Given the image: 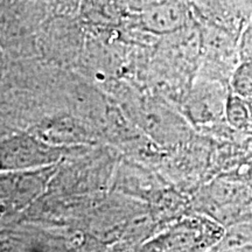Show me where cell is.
<instances>
[{"instance_id": "cell-1", "label": "cell", "mask_w": 252, "mask_h": 252, "mask_svg": "<svg viewBox=\"0 0 252 252\" xmlns=\"http://www.w3.org/2000/svg\"><path fill=\"white\" fill-rule=\"evenodd\" d=\"M220 220L206 216L185 219L146 245L154 251H203L215 249L224 236Z\"/></svg>"}, {"instance_id": "cell-2", "label": "cell", "mask_w": 252, "mask_h": 252, "mask_svg": "<svg viewBox=\"0 0 252 252\" xmlns=\"http://www.w3.org/2000/svg\"><path fill=\"white\" fill-rule=\"evenodd\" d=\"M61 150L45 141L31 135H14L1 144L2 172L50 166L61 159Z\"/></svg>"}, {"instance_id": "cell-3", "label": "cell", "mask_w": 252, "mask_h": 252, "mask_svg": "<svg viewBox=\"0 0 252 252\" xmlns=\"http://www.w3.org/2000/svg\"><path fill=\"white\" fill-rule=\"evenodd\" d=\"M50 173L52 166L34 171H5V174L2 172L1 200L14 209L26 206L43 190Z\"/></svg>"}, {"instance_id": "cell-4", "label": "cell", "mask_w": 252, "mask_h": 252, "mask_svg": "<svg viewBox=\"0 0 252 252\" xmlns=\"http://www.w3.org/2000/svg\"><path fill=\"white\" fill-rule=\"evenodd\" d=\"M139 14L141 26L156 34L174 33L187 21L185 6L172 0H163Z\"/></svg>"}, {"instance_id": "cell-5", "label": "cell", "mask_w": 252, "mask_h": 252, "mask_svg": "<svg viewBox=\"0 0 252 252\" xmlns=\"http://www.w3.org/2000/svg\"><path fill=\"white\" fill-rule=\"evenodd\" d=\"M40 138L41 140L43 139L45 143L52 144L53 146L82 144L90 140L83 126L70 118L53 121L48 125L41 127Z\"/></svg>"}, {"instance_id": "cell-6", "label": "cell", "mask_w": 252, "mask_h": 252, "mask_svg": "<svg viewBox=\"0 0 252 252\" xmlns=\"http://www.w3.org/2000/svg\"><path fill=\"white\" fill-rule=\"evenodd\" d=\"M252 243V225L249 223L231 225L214 250L232 251L248 247Z\"/></svg>"}, {"instance_id": "cell-7", "label": "cell", "mask_w": 252, "mask_h": 252, "mask_svg": "<svg viewBox=\"0 0 252 252\" xmlns=\"http://www.w3.org/2000/svg\"><path fill=\"white\" fill-rule=\"evenodd\" d=\"M224 117L228 124L234 128H237V130L249 128L250 115H249L247 98L237 94H230L226 99Z\"/></svg>"}, {"instance_id": "cell-8", "label": "cell", "mask_w": 252, "mask_h": 252, "mask_svg": "<svg viewBox=\"0 0 252 252\" xmlns=\"http://www.w3.org/2000/svg\"><path fill=\"white\" fill-rule=\"evenodd\" d=\"M231 88L232 93L245 98L252 96V61L244 60L236 68L232 74Z\"/></svg>"}, {"instance_id": "cell-9", "label": "cell", "mask_w": 252, "mask_h": 252, "mask_svg": "<svg viewBox=\"0 0 252 252\" xmlns=\"http://www.w3.org/2000/svg\"><path fill=\"white\" fill-rule=\"evenodd\" d=\"M214 198L215 202L220 206H224L231 202H239L243 197L244 191L241 186L235 184H229V182H220V185L213 188Z\"/></svg>"}, {"instance_id": "cell-10", "label": "cell", "mask_w": 252, "mask_h": 252, "mask_svg": "<svg viewBox=\"0 0 252 252\" xmlns=\"http://www.w3.org/2000/svg\"><path fill=\"white\" fill-rule=\"evenodd\" d=\"M161 1H163V0H126V4L132 11L141 13V12L153 7L154 5L159 4Z\"/></svg>"}, {"instance_id": "cell-11", "label": "cell", "mask_w": 252, "mask_h": 252, "mask_svg": "<svg viewBox=\"0 0 252 252\" xmlns=\"http://www.w3.org/2000/svg\"><path fill=\"white\" fill-rule=\"evenodd\" d=\"M249 106V115H250V122H249V130L252 131V96L247 98Z\"/></svg>"}]
</instances>
